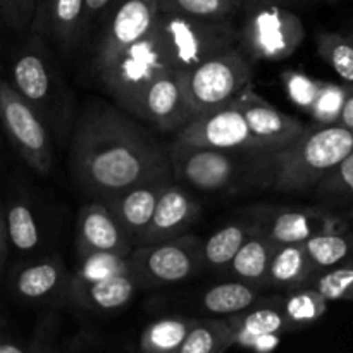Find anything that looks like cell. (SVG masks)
I'll return each mask as SVG.
<instances>
[{
    "label": "cell",
    "instance_id": "26",
    "mask_svg": "<svg viewBox=\"0 0 353 353\" xmlns=\"http://www.w3.org/2000/svg\"><path fill=\"white\" fill-rule=\"evenodd\" d=\"M234 345V331L228 321L195 319L178 353H221Z\"/></svg>",
    "mask_w": 353,
    "mask_h": 353
},
{
    "label": "cell",
    "instance_id": "4",
    "mask_svg": "<svg viewBox=\"0 0 353 353\" xmlns=\"http://www.w3.org/2000/svg\"><path fill=\"white\" fill-rule=\"evenodd\" d=\"M353 150V130L341 124H314L286 147L272 152V190L309 192L333 165Z\"/></svg>",
    "mask_w": 353,
    "mask_h": 353
},
{
    "label": "cell",
    "instance_id": "13",
    "mask_svg": "<svg viewBox=\"0 0 353 353\" xmlns=\"http://www.w3.org/2000/svg\"><path fill=\"white\" fill-rule=\"evenodd\" d=\"M233 102L243 114L252 134L272 152L292 143L305 130L302 121L278 110L268 100L257 95L250 86L245 88Z\"/></svg>",
    "mask_w": 353,
    "mask_h": 353
},
{
    "label": "cell",
    "instance_id": "45",
    "mask_svg": "<svg viewBox=\"0 0 353 353\" xmlns=\"http://www.w3.org/2000/svg\"><path fill=\"white\" fill-rule=\"evenodd\" d=\"M348 219H350V223L353 224V209H350V212H348Z\"/></svg>",
    "mask_w": 353,
    "mask_h": 353
},
{
    "label": "cell",
    "instance_id": "23",
    "mask_svg": "<svg viewBox=\"0 0 353 353\" xmlns=\"http://www.w3.org/2000/svg\"><path fill=\"white\" fill-rule=\"evenodd\" d=\"M259 231L261 230H259L255 221H252V223H234L221 228L212 236L202 241V248H200L202 265L209 269H228V265L233 261L241 245Z\"/></svg>",
    "mask_w": 353,
    "mask_h": 353
},
{
    "label": "cell",
    "instance_id": "42",
    "mask_svg": "<svg viewBox=\"0 0 353 353\" xmlns=\"http://www.w3.org/2000/svg\"><path fill=\"white\" fill-rule=\"evenodd\" d=\"M24 352H28V347L21 345L12 334H9L2 326H0V353H24Z\"/></svg>",
    "mask_w": 353,
    "mask_h": 353
},
{
    "label": "cell",
    "instance_id": "16",
    "mask_svg": "<svg viewBox=\"0 0 353 353\" xmlns=\"http://www.w3.org/2000/svg\"><path fill=\"white\" fill-rule=\"evenodd\" d=\"M200 205L178 186L169 183L161 193L154 216L147 230L140 234L138 243H159L178 238L199 219Z\"/></svg>",
    "mask_w": 353,
    "mask_h": 353
},
{
    "label": "cell",
    "instance_id": "8",
    "mask_svg": "<svg viewBox=\"0 0 353 353\" xmlns=\"http://www.w3.org/2000/svg\"><path fill=\"white\" fill-rule=\"evenodd\" d=\"M0 121L21 157L38 174L45 176L54 165V148L40 114L0 78Z\"/></svg>",
    "mask_w": 353,
    "mask_h": 353
},
{
    "label": "cell",
    "instance_id": "7",
    "mask_svg": "<svg viewBox=\"0 0 353 353\" xmlns=\"http://www.w3.org/2000/svg\"><path fill=\"white\" fill-rule=\"evenodd\" d=\"M31 37L33 38L14 57L10 85L40 114L41 119L52 123L64 107V90L55 65L48 57L43 38L33 33Z\"/></svg>",
    "mask_w": 353,
    "mask_h": 353
},
{
    "label": "cell",
    "instance_id": "10",
    "mask_svg": "<svg viewBox=\"0 0 353 353\" xmlns=\"http://www.w3.org/2000/svg\"><path fill=\"white\" fill-rule=\"evenodd\" d=\"M172 145L214 150L272 152L252 134L243 114L234 102L193 116L178 130Z\"/></svg>",
    "mask_w": 353,
    "mask_h": 353
},
{
    "label": "cell",
    "instance_id": "30",
    "mask_svg": "<svg viewBox=\"0 0 353 353\" xmlns=\"http://www.w3.org/2000/svg\"><path fill=\"white\" fill-rule=\"evenodd\" d=\"M228 323L234 333L243 334H265L283 333L290 326L281 310V302L278 305H250L241 312L233 314Z\"/></svg>",
    "mask_w": 353,
    "mask_h": 353
},
{
    "label": "cell",
    "instance_id": "18",
    "mask_svg": "<svg viewBox=\"0 0 353 353\" xmlns=\"http://www.w3.org/2000/svg\"><path fill=\"white\" fill-rule=\"evenodd\" d=\"M168 185L169 183L165 181L143 183V185L114 193V195L103 199L102 202L109 207L114 217L126 230V233L133 240H138L140 234L147 230L148 223L154 216L159 196Z\"/></svg>",
    "mask_w": 353,
    "mask_h": 353
},
{
    "label": "cell",
    "instance_id": "28",
    "mask_svg": "<svg viewBox=\"0 0 353 353\" xmlns=\"http://www.w3.org/2000/svg\"><path fill=\"white\" fill-rule=\"evenodd\" d=\"M317 54L340 76L345 85L353 83V30L319 31L316 37Z\"/></svg>",
    "mask_w": 353,
    "mask_h": 353
},
{
    "label": "cell",
    "instance_id": "38",
    "mask_svg": "<svg viewBox=\"0 0 353 353\" xmlns=\"http://www.w3.org/2000/svg\"><path fill=\"white\" fill-rule=\"evenodd\" d=\"M38 0H0V14L12 30L30 28L37 10Z\"/></svg>",
    "mask_w": 353,
    "mask_h": 353
},
{
    "label": "cell",
    "instance_id": "36",
    "mask_svg": "<svg viewBox=\"0 0 353 353\" xmlns=\"http://www.w3.org/2000/svg\"><path fill=\"white\" fill-rule=\"evenodd\" d=\"M345 95H347V85L338 86L323 81L319 93L307 114L312 117L316 124H336L341 107H343Z\"/></svg>",
    "mask_w": 353,
    "mask_h": 353
},
{
    "label": "cell",
    "instance_id": "34",
    "mask_svg": "<svg viewBox=\"0 0 353 353\" xmlns=\"http://www.w3.org/2000/svg\"><path fill=\"white\" fill-rule=\"evenodd\" d=\"M128 257L126 255L110 254V252L81 254L78 269L71 278L81 279V281H97V279L112 278L117 274H126V272H131Z\"/></svg>",
    "mask_w": 353,
    "mask_h": 353
},
{
    "label": "cell",
    "instance_id": "32",
    "mask_svg": "<svg viewBox=\"0 0 353 353\" xmlns=\"http://www.w3.org/2000/svg\"><path fill=\"white\" fill-rule=\"evenodd\" d=\"M6 230L9 247L19 254L33 252L40 245V228L33 210L24 202H16L6 214Z\"/></svg>",
    "mask_w": 353,
    "mask_h": 353
},
{
    "label": "cell",
    "instance_id": "24",
    "mask_svg": "<svg viewBox=\"0 0 353 353\" xmlns=\"http://www.w3.org/2000/svg\"><path fill=\"white\" fill-rule=\"evenodd\" d=\"M259 288L245 281L216 285L200 296V307L214 316H233L257 303Z\"/></svg>",
    "mask_w": 353,
    "mask_h": 353
},
{
    "label": "cell",
    "instance_id": "27",
    "mask_svg": "<svg viewBox=\"0 0 353 353\" xmlns=\"http://www.w3.org/2000/svg\"><path fill=\"white\" fill-rule=\"evenodd\" d=\"M195 319L188 317H164L154 321L141 333L140 350L145 353H178Z\"/></svg>",
    "mask_w": 353,
    "mask_h": 353
},
{
    "label": "cell",
    "instance_id": "37",
    "mask_svg": "<svg viewBox=\"0 0 353 353\" xmlns=\"http://www.w3.org/2000/svg\"><path fill=\"white\" fill-rule=\"evenodd\" d=\"M281 81L288 99L296 107L309 112L317 93H319L323 81H317V79L310 78V76L303 74L300 71H285L281 74Z\"/></svg>",
    "mask_w": 353,
    "mask_h": 353
},
{
    "label": "cell",
    "instance_id": "6",
    "mask_svg": "<svg viewBox=\"0 0 353 353\" xmlns=\"http://www.w3.org/2000/svg\"><path fill=\"white\" fill-rule=\"evenodd\" d=\"M193 116L233 102L252 83L250 61L238 47L178 72Z\"/></svg>",
    "mask_w": 353,
    "mask_h": 353
},
{
    "label": "cell",
    "instance_id": "2",
    "mask_svg": "<svg viewBox=\"0 0 353 353\" xmlns=\"http://www.w3.org/2000/svg\"><path fill=\"white\" fill-rule=\"evenodd\" d=\"M234 47L236 30L230 21L196 19L159 10L147 37L100 76V81L107 93L131 112L138 93L152 78L192 69Z\"/></svg>",
    "mask_w": 353,
    "mask_h": 353
},
{
    "label": "cell",
    "instance_id": "39",
    "mask_svg": "<svg viewBox=\"0 0 353 353\" xmlns=\"http://www.w3.org/2000/svg\"><path fill=\"white\" fill-rule=\"evenodd\" d=\"M281 343V333L265 334H243L234 333V345L257 353H268L276 350Z\"/></svg>",
    "mask_w": 353,
    "mask_h": 353
},
{
    "label": "cell",
    "instance_id": "40",
    "mask_svg": "<svg viewBox=\"0 0 353 353\" xmlns=\"http://www.w3.org/2000/svg\"><path fill=\"white\" fill-rule=\"evenodd\" d=\"M114 0H85V26H90L92 21L105 14Z\"/></svg>",
    "mask_w": 353,
    "mask_h": 353
},
{
    "label": "cell",
    "instance_id": "12",
    "mask_svg": "<svg viewBox=\"0 0 353 353\" xmlns=\"http://www.w3.org/2000/svg\"><path fill=\"white\" fill-rule=\"evenodd\" d=\"M131 114L164 133L181 130L192 119L193 112L185 99L178 72L152 78L138 93Z\"/></svg>",
    "mask_w": 353,
    "mask_h": 353
},
{
    "label": "cell",
    "instance_id": "15",
    "mask_svg": "<svg viewBox=\"0 0 353 353\" xmlns=\"http://www.w3.org/2000/svg\"><path fill=\"white\" fill-rule=\"evenodd\" d=\"M76 241H78L79 255L92 254V252H110L128 257L133 250L134 240L121 226L109 207L102 200H97L83 207L79 212Z\"/></svg>",
    "mask_w": 353,
    "mask_h": 353
},
{
    "label": "cell",
    "instance_id": "22",
    "mask_svg": "<svg viewBox=\"0 0 353 353\" xmlns=\"http://www.w3.org/2000/svg\"><path fill=\"white\" fill-rule=\"evenodd\" d=\"M276 247L278 245L272 243L265 234L259 231L241 245L228 269L240 281L250 283L255 286L268 285L269 264H271Z\"/></svg>",
    "mask_w": 353,
    "mask_h": 353
},
{
    "label": "cell",
    "instance_id": "31",
    "mask_svg": "<svg viewBox=\"0 0 353 353\" xmlns=\"http://www.w3.org/2000/svg\"><path fill=\"white\" fill-rule=\"evenodd\" d=\"M243 6L245 0H157L161 12L212 21H230Z\"/></svg>",
    "mask_w": 353,
    "mask_h": 353
},
{
    "label": "cell",
    "instance_id": "43",
    "mask_svg": "<svg viewBox=\"0 0 353 353\" xmlns=\"http://www.w3.org/2000/svg\"><path fill=\"white\" fill-rule=\"evenodd\" d=\"M7 255H9V240H7V230H6V216L0 210V272L3 271V265L7 262Z\"/></svg>",
    "mask_w": 353,
    "mask_h": 353
},
{
    "label": "cell",
    "instance_id": "33",
    "mask_svg": "<svg viewBox=\"0 0 353 353\" xmlns=\"http://www.w3.org/2000/svg\"><path fill=\"white\" fill-rule=\"evenodd\" d=\"M281 310L290 326H309L327 310V300L316 288H296L281 300Z\"/></svg>",
    "mask_w": 353,
    "mask_h": 353
},
{
    "label": "cell",
    "instance_id": "41",
    "mask_svg": "<svg viewBox=\"0 0 353 353\" xmlns=\"http://www.w3.org/2000/svg\"><path fill=\"white\" fill-rule=\"evenodd\" d=\"M336 124H341V126L353 130V83L352 85H347V95H345V102L343 107H341V112Z\"/></svg>",
    "mask_w": 353,
    "mask_h": 353
},
{
    "label": "cell",
    "instance_id": "21",
    "mask_svg": "<svg viewBox=\"0 0 353 353\" xmlns=\"http://www.w3.org/2000/svg\"><path fill=\"white\" fill-rule=\"evenodd\" d=\"M319 271L307 255L303 243L278 245L268 272V285L283 288H303L312 285Z\"/></svg>",
    "mask_w": 353,
    "mask_h": 353
},
{
    "label": "cell",
    "instance_id": "3",
    "mask_svg": "<svg viewBox=\"0 0 353 353\" xmlns=\"http://www.w3.org/2000/svg\"><path fill=\"white\" fill-rule=\"evenodd\" d=\"M171 174L185 185L209 193H240L272 188V152L169 148Z\"/></svg>",
    "mask_w": 353,
    "mask_h": 353
},
{
    "label": "cell",
    "instance_id": "19",
    "mask_svg": "<svg viewBox=\"0 0 353 353\" xmlns=\"http://www.w3.org/2000/svg\"><path fill=\"white\" fill-rule=\"evenodd\" d=\"M137 288L138 281L131 272L97 279V281H81V279L71 278L68 296L72 303L81 309L110 312V310H117L126 305L133 299Z\"/></svg>",
    "mask_w": 353,
    "mask_h": 353
},
{
    "label": "cell",
    "instance_id": "1",
    "mask_svg": "<svg viewBox=\"0 0 353 353\" xmlns=\"http://www.w3.org/2000/svg\"><path fill=\"white\" fill-rule=\"evenodd\" d=\"M72 171L97 200L143 183H171L169 150L133 117L107 105L90 107L72 137Z\"/></svg>",
    "mask_w": 353,
    "mask_h": 353
},
{
    "label": "cell",
    "instance_id": "44",
    "mask_svg": "<svg viewBox=\"0 0 353 353\" xmlns=\"http://www.w3.org/2000/svg\"><path fill=\"white\" fill-rule=\"evenodd\" d=\"M245 2H276V3H283V6H290V3H302V2H310V0H245Z\"/></svg>",
    "mask_w": 353,
    "mask_h": 353
},
{
    "label": "cell",
    "instance_id": "17",
    "mask_svg": "<svg viewBox=\"0 0 353 353\" xmlns=\"http://www.w3.org/2000/svg\"><path fill=\"white\" fill-rule=\"evenodd\" d=\"M85 0H38L30 30L52 38L64 50L71 48L85 30Z\"/></svg>",
    "mask_w": 353,
    "mask_h": 353
},
{
    "label": "cell",
    "instance_id": "20",
    "mask_svg": "<svg viewBox=\"0 0 353 353\" xmlns=\"http://www.w3.org/2000/svg\"><path fill=\"white\" fill-rule=\"evenodd\" d=\"M71 276L59 255L28 264L14 278V292L28 302H43L54 299L65 290L68 292Z\"/></svg>",
    "mask_w": 353,
    "mask_h": 353
},
{
    "label": "cell",
    "instance_id": "14",
    "mask_svg": "<svg viewBox=\"0 0 353 353\" xmlns=\"http://www.w3.org/2000/svg\"><path fill=\"white\" fill-rule=\"evenodd\" d=\"M255 223L274 245L303 243L324 231H334L331 214L312 209H257Z\"/></svg>",
    "mask_w": 353,
    "mask_h": 353
},
{
    "label": "cell",
    "instance_id": "9",
    "mask_svg": "<svg viewBox=\"0 0 353 353\" xmlns=\"http://www.w3.org/2000/svg\"><path fill=\"white\" fill-rule=\"evenodd\" d=\"M202 241L178 236L159 243H140L130 254L131 274L138 285L164 286L192 278L202 268Z\"/></svg>",
    "mask_w": 353,
    "mask_h": 353
},
{
    "label": "cell",
    "instance_id": "11",
    "mask_svg": "<svg viewBox=\"0 0 353 353\" xmlns=\"http://www.w3.org/2000/svg\"><path fill=\"white\" fill-rule=\"evenodd\" d=\"M159 12L157 0H114L105 10L95 55L97 74L103 76L134 43L147 37Z\"/></svg>",
    "mask_w": 353,
    "mask_h": 353
},
{
    "label": "cell",
    "instance_id": "5",
    "mask_svg": "<svg viewBox=\"0 0 353 353\" xmlns=\"http://www.w3.org/2000/svg\"><path fill=\"white\" fill-rule=\"evenodd\" d=\"M243 26L236 31V47L248 61L276 62L295 54L305 40V26L288 6L245 2Z\"/></svg>",
    "mask_w": 353,
    "mask_h": 353
},
{
    "label": "cell",
    "instance_id": "35",
    "mask_svg": "<svg viewBox=\"0 0 353 353\" xmlns=\"http://www.w3.org/2000/svg\"><path fill=\"white\" fill-rule=\"evenodd\" d=\"M327 302H353V264L338 265L316 276L312 283Z\"/></svg>",
    "mask_w": 353,
    "mask_h": 353
},
{
    "label": "cell",
    "instance_id": "25",
    "mask_svg": "<svg viewBox=\"0 0 353 353\" xmlns=\"http://www.w3.org/2000/svg\"><path fill=\"white\" fill-rule=\"evenodd\" d=\"M307 255L317 271L353 264V236L338 230L324 231L303 241Z\"/></svg>",
    "mask_w": 353,
    "mask_h": 353
},
{
    "label": "cell",
    "instance_id": "29",
    "mask_svg": "<svg viewBox=\"0 0 353 353\" xmlns=\"http://www.w3.org/2000/svg\"><path fill=\"white\" fill-rule=\"evenodd\" d=\"M316 196L327 207L353 209V150L330 169L316 186Z\"/></svg>",
    "mask_w": 353,
    "mask_h": 353
}]
</instances>
